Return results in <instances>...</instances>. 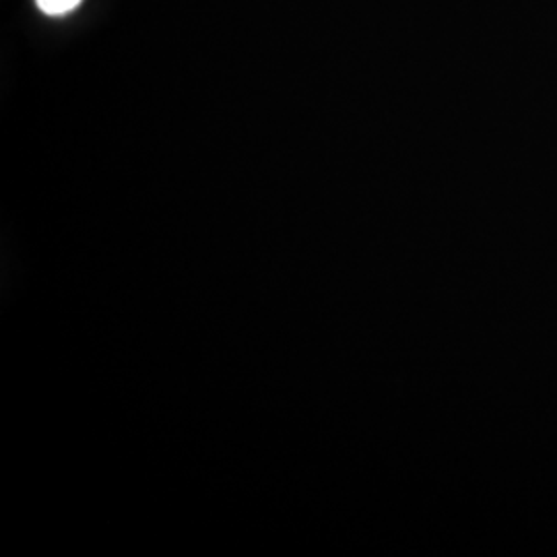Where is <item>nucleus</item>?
Here are the masks:
<instances>
[{"label": "nucleus", "mask_w": 557, "mask_h": 557, "mask_svg": "<svg viewBox=\"0 0 557 557\" xmlns=\"http://www.w3.org/2000/svg\"><path fill=\"white\" fill-rule=\"evenodd\" d=\"M36 2L46 15L60 17V15H66V13L75 11L83 0H36Z\"/></svg>", "instance_id": "obj_1"}]
</instances>
